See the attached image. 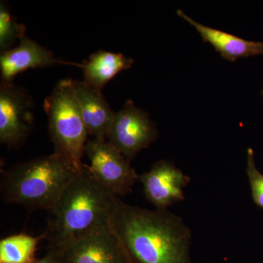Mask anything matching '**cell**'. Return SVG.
Returning a JSON list of instances; mask_svg holds the SVG:
<instances>
[{
  "mask_svg": "<svg viewBox=\"0 0 263 263\" xmlns=\"http://www.w3.org/2000/svg\"><path fill=\"white\" fill-rule=\"evenodd\" d=\"M50 138L53 153L62 157L78 171L82 169V157L88 133L75 93L72 79L60 81L45 100Z\"/></svg>",
  "mask_w": 263,
  "mask_h": 263,
  "instance_id": "4",
  "label": "cell"
},
{
  "mask_svg": "<svg viewBox=\"0 0 263 263\" xmlns=\"http://www.w3.org/2000/svg\"><path fill=\"white\" fill-rule=\"evenodd\" d=\"M177 14L193 25L201 35L204 42L210 43L216 51L228 61L235 62L240 58L263 55L262 42L246 41L229 33L202 25L181 10H177Z\"/></svg>",
  "mask_w": 263,
  "mask_h": 263,
  "instance_id": "12",
  "label": "cell"
},
{
  "mask_svg": "<svg viewBox=\"0 0 263 263\" xmlns=\"http://www.w3.org/2000/svg\"><path fill=\"white\" fill-rule=\"evenodd\" d=\"M72 85L89 136L106 139L116 113L100 90L91 87L84 81L72 79Z\"/></svg>",
  "mask_w": 263,
  "mask_h": 263,
  "instance_id": "11",
  "label": "cell"
},
{
  "mask_svg": "<svg viewBox=\"0 0 263 263\" xmlns=\"http://www.w3.org/2000/svg\"><path fill=\"white\" fill-rule=\"evenodd\" d=\"M261 95H263V89L262 90V91H261Z\"/></svg>",
  "mask_w": 263,
  "mask_h": 263,
  "instance_id": "18",
  "label": "cell"
},
{
  "mask_svg": "<svg viewBox=\"0 0 263 263\" xmlns=\"http://www.w3.org/2000/svg\"><path fill=\"white\" fill-rule=\"evenodd\" d=\"M32 99L19 86L0 85V141L8 148H16L25 141L32 129Z\"/></svg>",
  "mask_w": 263,
  "mask_h": 263,
  "instance_id": "7",
  "label": "cell"
},
{
  "mask_svg": "<svg viewBox=\"0 0 263 263\" xmlns=\"http://www.w3.org/2000/svg\"><path fill=\"white\" fill-rule=\"evenodd\" d=\"M157 135V128L148 114L129 100L115 114L106 139L130 162L138 152L156 141Z\"/></svg>",
  "mask_w": 263,
  "mask_h": 263,
  "instance_id": "6",
  "label": "cell"
},
{
  "mask_svg": "<svg viewBox=\"0 0 263 263\" xmlns=\"http://www.w3.org/2000/svg\"><path fill=\"white\" fill-rule=\"evenodd\" d=\"M84 155L90 161V169L103 185L117 196L133 192L139 176L130 162L105 138L88 140Z\"/></svg>",
  "mask_w": 263,
  "mask_h": 263,
  "instance_id": "5",
  "label": "cell"
},
{
  "mask_svg": "<svg viewBox=\"0 0 263 263\" xmlns=\"http://www.w3.org/2000/svg\"><path fill=\"white\" fill-rule=\"evenodd\" d=\"M118 196L93 174L89 165L67 184L48 210L45 239L48 249L62 252L97 230L109 226Z\"/></svg>",
  "mask_w": 263,
  "mask_h": 263,
  "instance_id": "2",
  "label": "cell"
},
{
  "mask_svg": "<svg viewBox=\"0 0 263 263\" xmlns=\"http://www.w3.org/2000/svg\"><path fill=\"white\" fill-rule=\"evenodd\" d=\"M131 263H192V232L167 209L148 210L118 197L109 223Z\"/></svg>",
  "mask_w": 263,
  "mask_h": 263,
  "instance_id": "1",
  "label": "cell"
},
{
  "mask_svg": "<svg viewBox=\"0 0 263 263\" xmlns=\"http://www.w3.org/2000/svg\"><path fill=\"white\" fill-rule=\"evenodd\" d=\"M45 239L44 233L39 236L19 233L0 240V263H32L37 260L35 252L38 243Z\"/></svg>",
  "mask_w": 263,
  "mask_h": 263,
  "instance_id": "14",
  "label": "cell"
},
{
  "mask_svg": "<svg viewBox=\"0 0 263 263\" xmlns=\"http://www.w3.org/2000/svg\"><path fill=\"white\" fill-rule=\"evenodd\" d=\"M59 253L63 263H131L110 226L97 230Z\"/></svg>",
  "mask_w": 263,
  "mask_h": 263,
  "instance_id": "9",
  "label": "cell"
},
{
  "mask_svg": "<svg viewBox=\"0 0 263 263\" xmlns=\"http://www.w3.org/2000/svg\"><path fill=\"white\" fill-rule=\"evenodd\" d=\"M247 174L254 203L263 209V174L256 167L252 148L247 150Z\"/></svg>",
  "mask_w": 263,
  "mask_h": 263,
  "instance_id": "16",
  "label": "cell"
},
{
  "mask_svg": "<svg viewBox=\"0 0 263 263\" xmlns=\"http://www.w3.org/2000/svg\"><path fill=\"white\" fill-rule=\"evenodd\" d=\"M78 172L55 153L20 162L2 174V199L30 212L50 210Z\"/></svg>",
  "mask_w": 263,
  "mask_h": 263,
  "instance_id": "3",
  "label": "cell"
},
{
  "mask_svg": "<svg viewBox=\"0 0 263 263\" xmlns=\"http://www.w3.org/2000/svg\"><path fill=\"white\" fill-rule=\"evenodd\" d=\"M57 65L77 66L78 64L57 59L51 51L25 35L20 40L16 47L1 53V83L12 84L15 76L28 69Z\"/></svg>",
  "mask_w": 263,
  "mask_h": 263,
  "instance_id": "10",
  "label": "cell"
},
{
  "mask_svg": "<svg viewBox=\"0 0 263 263\" xmlns=\"http://www.w3.org/2000/svg\"><path fill=\"white\" fill-rule=\"evenodd\" d=\"M133 59L122 53L99 51L78 67L84 71V82L101 91L105 85L122 70L130 68Z\"/></svg>",
  "mask_w": 263,
  "mask_h": 263,
  "instance_id": "13",
  "label": "cell"
},
{
  "mask_svg": "<svg viewBox=\"0 0 263 263\" xmlns=\"http://www.w3.org/2000/svg\"><path fill=\"white\" fill-rule=\"evenodd\" d=\"M32 263H63L61 255L58 252L51 249H48V253L40 259Z\"/></svg>",
  "mask_w": 263,
  "mask_h": 263,
  "instance_id": "17",
  "label": "cell"
},
{
  "mask_svg": "<svg viewBox=\"0 0 263 263\" xmlns=\"http://www.w3.org/2000/svg\"><path fill=\"white\" fill-rule=\"evenodd\" d=\"M188 176L167 160L156 162L150 171L139 176L147 200L157 209H167L184 200V188L190 182Z\"/></svg>",
  "mask_w": 263,
  "mask_h": 263,
  "instance_id": "8",
  "label": "cell"
},
{
  "mask_svg": "<svg viewBox=\"0 0 263 263\" xmlns=\"http://www.w3.org/2000/svg\"><path fill=\"white\" fill-rule=\"evenodd\" d=\"M25 35V26L17 22L8 5L2 1L0 4V50L2 53L12 49L16 41H20Z\"/></svg>",
  "mask_w": 263,
  "mask_h": 263,
  "instance_id": "15",
  "label": "cell"
}]
</instances>
